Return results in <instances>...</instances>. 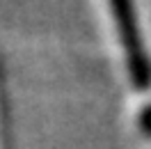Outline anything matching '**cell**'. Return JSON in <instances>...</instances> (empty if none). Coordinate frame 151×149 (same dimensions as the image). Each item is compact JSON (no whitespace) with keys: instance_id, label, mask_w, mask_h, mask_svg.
<instances>
[{"instance_id":"obj_1","label":"cell","mask_w":151,"mask_h":149,"mask_svg":"<svg viewBox=\"0 0 151 149\" xmlns=\"http://www.w3.org/2000/svg\"><path fill=\"white\" fill-rule=\"evenodd\" d=\"M108 12L117 48L122 53V67L126 71V78L133 90L144 92L151 87V57L142 39L140 23L133 16V7L122 2H110Z\"/></svg>"}]
</instances>
